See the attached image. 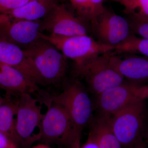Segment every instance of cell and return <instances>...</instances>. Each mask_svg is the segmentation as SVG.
Returning a JSON list of instances; mask_svg holds the SVG:
<instances>
[{"instance_id": "obj_13", "label": "cell", "mask_w": 148, "mask_h": 148, "mask_svg": "<svg viewBox=\"0 0 148 148\" xmlns=\"http://www.w3.org/2000/svg\"><path fill=\"white\" fill-rule=\"evenodd\" d=\"M0 63L17 69L37 84L42 85L33 62L17 46L0 41Z\"/></svg>"}, {"instance_id": "obj_14", "label": "cell", "mask_w": 148, "mask_h": 148, "mask_svg": "<svg viewBox=\"0 0 148 148\" xmlns=\"http://www.w3.org/2000/svg\"><path fill=\"white\" fill-rule=\"evenodd\" d=\"M0 88L9 95L32 93L39 90L38 84L13 67L0 63Z\"/></svg>"}, {"instance_id": "obj_1", "label": "cell", "mask_w": 148, "mask_h": 148, "mask_svg": "<svg viewBox=\"0 0 148 148\" xmlns=\"http://www.w3.org/2000/svg\"><path fill=\"white\" fill-rule=\"evenodd\" d=\"M47 109L39 129V141L49 145L65 148H80L69 114L65 108L51 97L44 101Z\"/></svg>"}, {"instance_id": "obj_27", "label": "cell", "mask_w": 148, "mask_h": 148, "mask_svg": "<svg viewBox=\"0 0 148 148\" xmlns=\"http://www.w3.org/2000/svg\"><path fill=\"white\" fill-rule=\"evenodd\" d=\"M30 148H52L48 145L41 143L36 145H33Z\"/></svg>"}, {"instance_id": "obj_31", "label": "cell", "mask_w": 148, "mask_h": 148, "mask_svg": "<svg viewBox=\"0 0 148 148\" xmlns=\"http://www.w3.org/2000/svg\"><path fill=\"white\" fill-rule=\"evenodd\" d=\"M113 1H115L117 2V1L118 0H113Z\"/></svg>"}, {"instance_id": "obj_2", "label": "cell", "mask_w": 148, "mask_h": 148, "mask_svg": "<svg viewBox=\"0 0 148 148\" xmlns=\"http://www.w3.org/2000/svg\"><path fill=\"white\" fill-rule=\"evenodd\" d=\"M24 50L33 62L43 85L58 84L65 78L67 58L50 42L41 37Z\"/></svg>"}, {"instance_id": "obj_26", "label": "cell", "mask_w": 148, "mask_h": 148, "mask_svg": "<svg viewBox=\"0 0 148 148\" xmlns=\"http://www.w3.org/2000/svg\"><path fill=\"white\" fill-rule=\"evenodd\" d=\"M131 148H148V147L146 145L145 142L143 140H142Z\"/></svg>"}, {"instance_id": "obj_4", "label": "cell", "mask_w": 148, "mask_h": 148, "mask_svg": "<svg viewBox=\"0 0 148 148\" xmlns=\"http://www.w3.org/2000/svg\"><path fill=\"white\" fill-rule=\"evenodd\" d=\"M66 109L77 140L81 143L85 127L92 119L93 106L84 86L76 79L67 84L58 95L51 96Z\"/></svg>"}, {"instance_id": "obj_10", "label": "cell", "mask_w": 148, "mask_h": 148, "mask_svg": "<svg viewBox=\"0 0 148 148\" xmlns=\"http://www.w3.org/2000/svg\"><path fill=\"white\" fill-rule=\"evenodd\" d=\"M42 32L62 36L88 35L84 21L62 5L57 4L50 13L42 20Z\"/></svg>"}, {"instance_id": "obj_3", "label": "cell", "mask_w": 148, "mask_h": 148, "mask_svg": "<svg viewBox=\"0 0 148 148\" xmlns=\"http://www.w3.org/2000/svg\"><path fill=\"white\" fill-rule=\"evenodd\" d=\"M144 100H136L109 117L114 134L123 148H131L143 140L146 120Z\"/></svg>"}, {"instance_id": "obj_29", "label": "cell", "mask_w": 148, "mask_h": 148, "mask_svg": "<svg viewBox=\"0 0 148 148\" xmlns=\"http://www.w3.org/2000/svg\"><path fill=\"white\" fill-rule=\"evenodd\" d=\"M145 143L146 145L147 146V147H148V131L147 132V135H146V142H145Z\"/></svg>"}, {"instance_id": "obj_23", "label": "cell", "mask_w": 148, "mask_h": 148, "mask_svg": "<svg viewBox=\"0 0 148 148\" xmlns=\"http://www.w3.org/2000/svg\"><path fill=\"white\" fill-rule=\"evenodd\" d=\"M134 92L138 100L145 101L148 99V84L142 85L134 84Z\"/></svg>"}, {"instance_id": "obj_20", "label": "cell", "mask_w": 148, "mask_h": 148, "mask_svg": "<svg viewBox=\"0 0 148 148\" xmlns=\"http://www.w3.org/2000/svg\"><path fill=\"white\" fill-rule=\"evenodd\" d=\"M118 3L128 16L148 19V0H120Z\"/></svg>"}, {"instance_id": "obj_7", "label": "cell", "mask_w": 148, "mask_h": 148, "mask_svg": "<svg viewBox=\"0 0 148 148\" xmlns=\"http://www.w3.org/2000/svg\"><path fill=\"white\" fill-rule=\"evenodd\" d=\"M17 101L15 129L19 146L21 148H30L39 141V135L36 131L39 129L44 114L38 101L31 94H21Z\"/></svg>"}, {"instance_id": "obj_15", "label": "cell", "mask_w": 148, "mask_h": 148, "mask_svg": "<svg viewBox=\"0 0 148 148\" xmlns=\"http://www.w3.org/2000/svg\"><path fill=\"white\" fill-rule=\"evenodd\" d=\"M56 4L55 0H32L18 8L1 14L10 19L31 21L42 20Z\"/></svg>"}, {"instance_id": "obj_18", "label": "cell", "mask_w": 148, "mask_h": 148, "mask_svg": "<svg viewBox=\"0 0 148 148\" xmlns=\"http://www.w3.org/2000/svg\"><path fill=\"white\" fill-rule=\"evenodd\" d=\"M78 17L84 22L92 24L106 10L104 0H69Z\"/></svg>"}, {"instance_id": "obj_19", "label": "cell", "mask_w": 148, "mask_h": 148, "mask_svg": "<svg viewBox=\"0 0 148 148\" xmlns=\"http://www.w3.org/2000/svg\"><path fill=\"white\" fill-rule=\"evenodd\" d=\"M114 54H141L148 57V39L138 38L131 34L126 40L115 47Z\"/></svg>"}, {"instance_id": "obj_12", "label": "cell", "mask_w": 148, "mask_h": 148, "mask_svg": "<svg viewBox=\"0 0 148 148\" xmlns=\"http://www.w3.org/2000/svg\"><path fill=\"white\" fill-rule=\"evenodd\" d=\"M111 63L130 82L138 84L148 81V57L135 54H114Z\"/></svg>"}, {"instance_id": "obj_8", "label": "cell", "mask_w": 148, "mask_h": 148, "mask_svg": "<svg viewBox=\"0 0 148 148\" xmlns=\"http://www.w3.org/2000/svg\"><path fill=\"white\" fill-rule=\"evenodd\" d=\"M90 25L97 40L114 47L132 34L127 19L107 9Z\"/></svg>"}, {"instance_id": "obj_17", "label": "cell", "mask_w": 148, "mask_h": 148, "mask_svg": "<svg viewBox=\"0 0 148 148\" xmlns=\"http://www.w3.org/2000/svg\"><path fill=\"white\" fill-rule=\"evenodd\" d=\"M17 107V100L14 101L9 99H7L1 106L0 108V130L7 135L20 147L15 129V116Z\"/></svg>"}, {"instance_id": "obj_11", "label": "cell", "mask_w": 148, "mask_h": 148, "mask_svg": "<svg viewBox=\"0 0 148 148\" xmlns=\"http://www.w3.org/2000/svg\"><path fill=\"white\" fill-rule=\"evenodd\" d=\"M134 83L124 82L97 95L95 105L98 114L110 117L138 99L134 92Z\"/></svg>"}, {"instance_id": "obj_24", "label": "cell", "mask_w": 148, "mask_h": 148, "mask_svg": "<svg viewBox=\"0 0 148 148\" xmlns=\"http://www.w3.org/2000/svg\"><path fill=\"white\" fill-rule=\"evenodd\" d=\"M0 148H21L7 135L0 130Z\"/></svg>"}, {"instance_id": "obj_30", "label": "cell", "mask_w": 148, "mask_h": 148, "mask_svg": "<svg viewBox=\"0 0 148 148\" xmlns=\"http://www.w3.org/2000/svg\"><path fill=\"white\" fill-rule=\"evenodd\" d=\"M120 1V0H118V1H117V2H119Z\"/></svg>"}, {"instance_id": "obj_5", "label": "cell", "mask_w": 148, "mask_h": 148, "mask_svg": "<svg viewBox=\"0 0 148 148\" xmlns=\"http://www.w3.org/2000/svg\"><path fill=\"white\" fill-rule=\"evenodd\" d=\"M111 56L112 51L100 54L75 69L77 76L84 79L88 90L96 96L125 82L124 77L111 63Z\"/></svg>"}, {"instance_id": "obj_16", "label": "cell", "mask_w": 148, "mask_h": 148, "mask_svg": "<svg viewBox=\"0 0 148 148\" xmlns=\"http://www.w3.org/2000/svg\"><path fill=\"white\" fill-rule=\"evenodd\" d=\"M109 117L98 114L90 122V132L100 148H122L121 144L111 128Z\"/></svg>"}, {"instance_id": "obj_22", "label": "cell", "mask_w": 148, "mask_h": 148, "mask_svg": "<svg viewBox=\"0 0 148 148\" xmlns=\"http://www.w3.org/2000/svg\"><path fill=\"white\" fill-rule=\"evenodd\" d=\"M32 0H0V14L22 6Z\"/></svg>"}, {"instance_id": "obj_25", "label": "cell", "mask_w": 148, "mask_h": 148, "mask_svg": "<svg viewBox=\"0 0 148 148\" xmlns=\"http://www.w3.org/2000/svg\"><path fill=\"white\" fill-rule=\"evenodd\" d=\"M80 148H99L95 138L91 134V132H89L87 140L82 146H81Z\"/></svg>"}, {"instance_id": "obj_9", "label": "cell", "mask_w": 148, "mask_h": 148, "mask_svg": "<svg viewBox=\"0 0 148 148\" xmlns=\"http://www.w3.org/2000/svg\"><path fill=\"white\" fill-rule=\"evenodd\" d=\"M41 22L10 19L0 14V41L26 49L41 38Z\"/></svg>"}, {"instance_id": "obj_28", "label": "cell", "mask_w": 148, "mask_h": 148, "mask_svg": "<svg viewBox=\"0 0 148 148\" xmlns=\"http://www.w3.org/2000/svg\"><path fill=\"white\" fill-rule=\"evenodd\" d=\"M6 100L7 99L3 98L0 95V108H1V106H2L3 104L5 102Z\"/></svg>"}, {"instance_id": "obj_6", "label": "cell", "mask_w": 148, "mask_h": 148, "mask_svg": "<svg viewBox=\"0 0 148 148\" xmlns=\"http://www.w3.org/2000/svg\"><path fill=\"white\" fill-rule=\"evenodd\" d=\"M41 37L50 42L66 58L75 63V69L97 56L112 51L114 47L99 42L88 35L62 36L42 34Z\"/></svg>"}, {"instance_id": "obj_21", "label": "cell", "mask_w": 148, "mask_h": 148, "mask_svg": "<svg viewBox=\"0 0 148 148\" xmlns=\"http://www.w3.org/2000/svg\"><path fill=\"white\" fill-rule=\"evenodd\" d=\"M127 19L132 33L148 39V19L129 16Z\"/></svg>"}]
</instances>
